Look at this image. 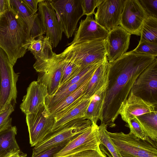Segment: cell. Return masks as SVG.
<instances>
[{
  "label": "cell",
  "instance_id": "obj_1",
  "mask_svg": "<svg viewBox=\"0 0 157 157\" xmlns=\"http://www.w3.org/2000/svg\"><path fill=\"white\" fill-rule=\"evenodd\" d=\"M156 57L136 53L132 50L109 62L108 82L101 124L110 128L115 127V122L136 79Z\"/></svg>",
  "mask_w": 157,
  "mask_h": 157
},
{
  "label": "cell",
  "instance_id": "obj_2",
  "mask_svg": "<svg viewBox=\"0 0 157 157\" xmlns=\"http://www.w3.org/2000/svg\"><path fill=\"white\" fill-rule=\"evenodd\" d=\"M31 40L29 27L12 7L0 14V48L13 66L25 55Z\"/></svg>",
  "mask_w": 157,
  "mask_h": 157
},
{
  "label": "cell",
  "instance_id": "obj_3",
  "mask_svg": "<svg viewBox=\"0 0 157 157\" xmlns=\"http://www.w3.org/2000/svg\"><path fill=\"white\" fill-rule=\"evenodd\" d=\"M108 133L121 157H157V141L148 136L143 140L130 132Z\"/></svg>",
  "mask_w": 157,
  "mask_h": 157
},
{
  "label": "cell",
  "instance_id": "obj_4",
  "mask_svg": "<svg viewBox=\"0 0 157 157\" xmlns=\"http://www.w3.org/2000/svg\"><path fill=\"white\" fill-rule=\"evenodd\" d=\"M91 125V121L84 117L75 119L67 122L51 132L34 146L31 157L37 155L55 145L71 141Z\"/></svg>",
  "mask_w": 157,
  "mask_h": 157
},
{
  "label": "cell",
  "instance_id": "obj_5",
  "mask_svg": "<svg viewBox=\"0 0 157 157\" xmlns=\"http://www.w3.org/2000/svg\"><path fill=\"white\" fill-rule=\"evenodd\" d=\"M62 52L83 69L106 57L105 39L71 45Z\"/></svg>",
  "mask_w": 157,
  "mask_h": 157
},
{
  "label": "cell",
  "instance_id": "obj_6",
  "mask_svg": "<svg viewBox=\"0 0 157 157\" xmlns=\"http://www.w3.org/2000/svg\"><path fill=\"white\" fill-rule=\"evenodd\" d=\"M19 73H16L5 52L0 48L1 88L0 109L5 110L11 104L17 103V83Z\"/></svg>",
  "mask_w": 157,
  "mask_h": 157
},
{
  "label": "cell",
  "instance_id": "obj_7",
  "mask_svg": "<svg viewBox=\"0 0 157 157\" xmlns=\"http://www.w3.org/2000/svg\"><path fill=\"white\" fill-rule=\"evenodd\" d=\"M82 0H49L67 38L71 37L83 16Z\"/></svg>",
  "mask_w": 157,
  "mask_h": 157
},
{
  "label": "cell",
  "instance_id": "obj_8",
  "mask_svg": "<svg viewBox=\"0 0 157 157\" xmlns=\"http://www.w3.org/2000/svg\"><path fill=\"white\" fill-rule=\"evenodd\" d=\"M63 62L59 54L55 53L51 59L36 61L33 67L39 73L37 81L47 88L48 96L54 95L57 91L61 79Z\"/></svg>",
  "mask_w": 157,
  "mask_h": 157
},
{
  "label": "cell",
  "instance_id": "obj_9",
  "mask_svg": "<svg viewBox=\"0 0 157 157\" xmlns=\"http://www.w3.org/2000/svg\"><path fill=\"white\" fill-rule=\"evenodd\" d=\"M25 116L29 143L34 147L52 131L56 120L45 104L36 112Z\"/></svg>",
  "mask_w": 157,
  "mask_h": 157
},
{
  "label": "cell",
  "instance_id": "obj_10",
  "mask_svg": "<svg viewBox=\"0 0 157 157\" xmlns=\"http://www.w3.org/2000/svg\"><path fill=\"white\" fill-rule=\"evenodd\" d=\"M100 139L98 126L92 124L82 133L69 141L54 157H69L87 150L100 151Z\"/></svg>",
  "mask_w": 157,
  "mask_h": 157
},
{
  "label": "cell",
  "instance_id": "obj_11",
  "mask_svg": "<svg viewBox=\"0 0 157 157\" xmlns=\"http://www.w3.org/2000/svg\"><path fill=\"white\" fill-rule=\"evenodd\" d=\"M144 100L157 105V59L138 77L130 91Z\"/></svg>",
  "mask_w": 157,
  "mask_h": 157
},
{
  "label": "cell",
  "instance_id": "obj_12",
  "mask_svg": "<svg viewBox=\"0 0 157 157\" xmlns=\"http://www.w3.org/2000/svg\"><path fill=\"white\" fill-rule=\"evenodd\" d=\"M38 6V14L45 36L49 39L52 48H56L62 40L63 28L49 0H41Z\"/></svg>",
  "mask_w": 157,
  "mask_h": 157
},
{
  "label": "cell",
  "instance_id": "obj_13",
  "mask_svg": "<svg viewBox=\"0 0 157 157\" xmlns=\"http://www.w3.org/2000/svg\"><path fill=\"white\" fill-rule=\"evenodd\" d=\"M147 17L139 0H125L119 25L131 35L140 36Z\"/></svg>",
  "mask_w": 157,
  "mask_h": 157
},
{
  "label": "cell",
  "instance_id": "obj_14",
  "mask_svg": "<svg viewBox=\"0 0 157 157\" xmlns=\"http://www.w3.org/2000/svg\"><path fill=\"white\" fill-rule=\"evenodd\" d=\"M125 0H105L97 7L95 20L109 31L120 25Z\"/></svg>",
  "mask_w": 157,
  "mask_h": 157
},
{
  "label": "cell",
  "instance_id": "obj_15",
  "mask_svg": "<svg viewBox=\"0 0 157 157\" xmlns=\"http://www.w3.org/2000/svg\"><path fill=\"white\" fill-rule=\"evenodd\" d=\"M131 35L120 25L109 31L105 42L106 57L109 63L114 61L126 52Z\"/></svg>",
  "mask_w": 157,
  "mask_h": 157
},
{
  "label": "cell",
  "instance_id": "obj_16",
  "mask_svg": "<svg viewBox=\"0 0 157 157\" xmlns=\"http://www.w3.org/2000/svg\"><path fill=\"white\" fill-rule=\"evenodd\" d=\"M109 31L97 23L91 16L82 20L72 41L67 46L79 43L106 39Z\"/></svg>",
  "mask_w": 157,
  "mask_h": 157
},
{
  "label": "cell",
  "instance_id": "obj_17",
  "mask_svg": "<svg viewBox=\"0 0 157 157\" xmlns=\"http://www.w3.org/2000/svg\"><path fill=\"white\" fill-rule=\"evenodd\" d=\"M48 95L47 88L44 85L37 81H33L27 88L20 108L25 115L35 113L45 104Z\"/></svg>",
  "mask_w": 157,
  "mask_h": 157
},
{
  "label": "cell",
  "instance_id": "obj_18",
  "mask_svg": "<svg viewBox=\"0 0 157 157\" xmlns=\"http://www.w3.org/2000/svg\"><path fill=\"white\" fill-rule=\"evenodd\" d=\"M157 105L147 102L130 93L119 113L122 119L127 124L136 117L157 111Z\"/></svg>",
  "mask_w": 157,
  "mask_h": 157
},
{
  "label": "cell",
  "instance_id": "obj_19",
  "mask_svg": "<svg viewBox=\"0 0 157 157\" xmlns=\"http://www.w3.org/2000/svg\"><path fill=\"white\" fill-rule=\"evenodd\" d=\"M12 8L26 23L30 29L31 39L45 34L38 13H34L27 6L23 0H9Z\"/></svg>",
  "mask_w": 157,
  "mask_h": 157
},
{
  "label": "cell",
  "instance_id": "obj_20",
  "mask_svg": "<svg viewBox=\"0 0 157 157\" xmlns=\"http://www.w3.org/2000/svg\"><path fill=\"white\" fill-rule=\"evenodd\" d=\"M90 80L84 82L63 100L48 109L56 121L72 106L84 98L85 91Z\"/></svg>",
  "mask_w": 157,
  "mask_h": 157
},
{
  "label": "cell",
  "instance_id": "obj_21",
  "mask_svg": "<svg viewBox=\"0 0 157 157\" xmlns=\"http://www.w3.org/2000/svg\"><path fill=\"white\" fill-rule=\"evenodd\" d=\"M109 62L107 57L96 70L87 87L84 98H91L100 89L108 83Z\"/></svg>",
  "mask_w": 157,
  "mask_h": 157
},
{
  "label": "cell",
  "instance_id": "obj_22",
  "mask_svg": "<svg viewBox=\"0 0 157 157\" xmlns=\"http://www.w3.org/2000/svg\"><path fill=\"white\" fill-rule=\"evenodd\" d=\"M108 84L100 89L91 98L85 113L84 118L90 120L92 124L94 126L97 125L98 121L101 118Z\"/></svg>",
  "mask_w": 157,
  "mask_h": 157
},
{
  "label": "cell",
  "instance_id": "obj_23",
  "mask_svg": "<svg viewBox=\"0 0 157 157\" xmlns=\"http://www.w3.org/2000/svg\"><path fill=\"white\" fill-rule=\"evenodd\" d=\"M34 56L36 61H46L52 59L55 53L49 39L43 35L32 39L28 48Z\"/></svg>",
  "mask_w": 157,
  "mask_h": 157
},
{
  "label": "cell",
  "instance_id": "obj_24",
  "mask_svg": "<svg viewBox=\"0 0 157 157\" xmlns=\"http://www.w3.org/2000/svg\"><path fill=\"white\" fill-rule=\"evenodd\" d=\"M91 99L83 98L72 106L56 121L51 132L71 121L84 117Z\"/></svg>",
  "mask_w": 157,
  "mask_h": 157
},
{
  "label": "cell",
  "instance_id": "obj_25",
  "mask_svg": "<svg viewBox=\"0 0 157 157\" xmlns=\"http://www.w3.org/2000/svg\"><path fill=\"white\" fill-rule=\"evenodd\" d=\"M17 133V127L12 126L0 132V157L20 149L16 138Z\"/></svg>",
  "mask_w": 157,
  "mask_h": 157
},
{
  "label": "cell",
  "instance_id": "obj_26",
  "mask_svg": "<svg viewBox=\"0 0 157 157\" xmlns=\"http://www.w3.org/2000/svg\"><path fill=\"white\" fill-rule=\"evenodd\" d=\"M97 69L90 72L78 82L70 85L65 89L56 92L52 96H48L45 101V104L48 108L56 104L72 93L84 82L90 80Z\"/></svg>",
  "mask_w": 157,
  "mask_h": 157
},
{
  "label": "cell",
  "instance_id": "obj_27",
  "mask_svg": "<svg viewBox=\"0 0 157 157\" xmlns=\"http://www.w3.org/2000/svg\"><path fill=\"white\" fill-rule=\"evenodd\" d=\"M147 136L157 141V111L136 117Z\"/></svg>",
  "mask_w": 157,
  "mask_h": 157
},
{
  "label": "cell",
  "instance_id": "obj_28",
  "mask_svg": "<svg viewBox=\"0 0 157 157\" xmlns=\"http://www.w3.org/2000/svg\"><path fill=\"white\" fill-rule=\"evenodd\" d=\"M140 36L139 43L147 42L157 44V18L147 17L142 27Z\"/></svg>",
  "mask_w": 157,
  "mask_h": 157
},
{
  "label": "cell",
  "instance_id": "obj_29",
  "mask_svg": "<svg viewBox=\"0 0 157 157\" xmlns=\"http://www.w3.org/2000/svg\"><path fill=\"white\" fill-rule=\"evenodd\" d=\"M59 54L62 60L63 66L62 76L59 88L75 77L83 70L62 52Z\"/></svg>",
  "mask_w": 157,
  "mask_h": 157
},
{
  "label": "cell",
  "instance_id": "obj_30",
  "mask_svg": "<svg viewBox=\"0 0 157 157\" xmlns=\"http://www.w3.org/2000/svg\"><path fill=\"white\" fill-rule=\"evenodd\" d=\"M107 127L104 124H101L98 126L100 135V145H104L110 152L113 157H121L108 133Z\"/></svg>",
  "mask_w": 157,
  "mask_h": 157
},
{
  "label": "cell",
  "instance_id": "obj_31",
  "mask_svg": "<svg viewBox=\"0 0 157 157\" xmlns=\"http://www.w3.org/2000/svg\"><path fill=\"white\" fill-rule=\"evenodd\" d=\"M132 51L136 53L152 56H157V44L147 42L139 43Z\"/></svg>",
  "mask_w": 157,
  "mask_h": 157
},
{
  "label": "cell",
  "instance_id": "obj_32",
  "mask_svg": "<svg viewBox=\"0 0 157 157\" xmlns=\"http://www.w3.org/2000/svg\"><path fill=\"white\" fill-rule=\"evenodd\" d=\"M15 105L11 104L7 109L0 112V132L11 126L12 118L10 116L14 111Z\"/></svg>",
  "mask_w": 157,
  "mask_h": 157
},
{
  "label": "cell",
  "instance_id": "obj_33",
  "mask_svg": "<svg viewBox=\"0 0 157 157\" xmlns=\"http://www.w3.org/2000/svg\"><path fill=\"white\" fill-rule=\"evenodd\" d=\"M125 126L129 128L130 132L138 138L145 140L147 136L136 117L127 124Z\"/></svg>",
  "mask_w": 157,
  "mask_h": 157
},
{
  "label": "cell",
  "instance_id": "obj_34",
  "mask_svg": "<svg viewBox=\"0 0 157 157\" xmlns=\"http://www.w3.org/2000/svg\"><path fill=\"white\" fill-rule=\"evenodd\" d=\"M103 0H82V7L83 15L91 16L95 14L94 10Z\"/></svg>",
  "mask_w": 157,
  "mask_h": 157
},
{
  "label": "cell",
  "instance_id": "obj_35",
  "mask_svg": "<svg viewBox=\"0 0 157 157\" xmlns=\"http://www.w3.org/2000/svg\"><path fill=\"white\" fill-rule=\"evenodd\" d=\"M147 16L157 18V0H139Z\"/></svg>",
  "mask_w": 157,
  "mask_h": 157
},
{
  "label": "cell",
  "instance_id": "obj_36",
  "mask_svg": "<svg viewBox=\"0 0 157 157\" xmlns=\"http://www.w3.org/2000/svg\"><path fill=\"white\" fill-rule=\"evenodd\" d=\"M64 142L50 147L34 157H54V155L61 150L69 142Z\"/></svg>",
  "mask_w": 157,
  "mask_h": 157
},
{
  "label": "cell",
  "instance_id": "obj_37",
  "mask_svg": "<svg viewBox=\"0 0 157 157\" xmlns=\"http://www.w3.org/2000/svg\"><path fill=\"white\" fill-rule=\"evenodd\" d=\"M69 157H107L104 153L101 150H87L81 151Z\"/></svg>",
  "mask_w": 157,
  "mask_h": 157
},
{
  "label": "cell",
  "instance_id": "obj_38",
  "mask_svg": "<svg viewBox=\"0 0 157 157\" xmlns=\"http://www.w3.org/2000/svg\"><path fill=\"white\" fill-rule=\"evenodd\" d=\"M41 0H23L28 8L33 13H36L37 6Z\"/></svg>",
  "mask_w": 157,
  "mask_h": 157
},
{
  "label": "cell",
  "instance_id": "obj_39",
  "mask_svg": "<svg viewBox=\"0 0 157 157\" xmlns=\"http://www.w3.org/2000/svg\"><path fill=\"white\" fill-rule=\"evenodd\" d=\"M3 157H27V155L19 149L13 151Z\"/></svg>",
  "mask_w": 157,
  "mask_h": 157
},
{
  "label": "cell",
  "instance_id": "obj_40",
  "mask_svg": "<svg viewBox=\"0 0 157 157\" xmlns=\"http://www.w3.org/2000/svg\"><path fill=\"white\" fill-rule=\"evenodd\" d=\"M11 7L9 0H0V14Z\"/></svg>",
  "mask_w": 157,
  "mask_h": 157
},
{
  "label": "cell",
  "instance_id": "obj_41",
  "mask_svg": "<svg viewBox=\"0 0 157 157\" xmlns=\"http://www.w3.org/2000/svg\"><path fill=\"white\" fill-rule=\"evenodd\" d=\"M0 88H1V79H0Z\"/></svg>",
  "mask_w": 157,
  "mask_h": 157
},
{
  "label": "cell",
  "instance_id": "obj_42",
  "mask_svg": "<svg viewBox=\"0 0 157 157\" xmlns=\"http://www.w3.org/2000/svg\"><path fill=\"white\" fill-rule=\"evenodd\" d=\"M1 111V109H0V112Z\"/></svg>",
  "mask_w": 157,
  "mask_h": 157
}]
</instances>
